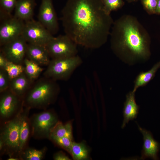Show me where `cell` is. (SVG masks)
Segmentation results:
<instances>
[{
	"mask_svg": "<svg viewBox=\"0 0 160 160\" xmlns=\"http://www.w3.org/2000/svg\"><path fill=\"white\" fill-rule=\"evenodd\" d=\"M61 13L65 34L77 45L95 49L107 42L114 21L101 0H67Z\"/></svg>",
	"mask_w": 160,
	"mask_h": 160,
	"instance_id": "cell-1",
	"label": "cell"
},
{
	"mask_svg": "<svg viewBox=\"0 0 160 160\" xmlns=\"http://www.w3.org/2000/svg\"><path fill=\"white\" fill-rule=\"evenodd\" d=\"M111 29V49L122 62L132 66L149 59L150 37L136 18L130 15H123L114 22Z\"/></svg>",
	"mask_w": 160,
	"mask_h": 160,
	"instance_id": "cell-2",
	"label": "cell"
},
{
	"mask_svg": "<svg viewBox=\"0 0 160 160\" xmlns=\"http://www.w3.org/2000/svg\"><path fill=\"white\" fill-rule=\"evenodd\" d=\"M56 81L44 77L29 88L23 99L24 106L45 109L53 102L58 90Z\"/></svg>",
	"mask_w": 160,
	"mask_h": 160,
	"instance_id": "cell-3",
	"label": "cell"
},
{
	"mask_svg": "<svg viewBox=\"0 0 160 160\" xmlns=\"http://www.w3.org/2000/svg\"><path fill=\"white\" fill-rule=\"evenodd\" d=\"M23 104L12 119L4 124L0 134V151L9 156H19L20 127Z\"/></svg>",
	"mask_w": 160,
	"mask_h": 160,
	"instance_id": "cell-4",
	"label": "cell"
},
{
	"mask_svg": "<svg viewBox=\"0 0 160 160\" xmlns=\"http://www.w3.org/2000/svg\"><path fill=\"white\" fill-rule=\"evenodd\" d=\"M82 63L77 55L71 57L52 59L44 75L55 81L67 80Z\"/></svg>",
	"mask_w": 160,
	"mask_h": 160,
	"instance_id": "cell-5",
	"label": "cell"
},
{
	"mask_svg": "<svg viewBox=\"0 0 160 160\" xmlns=\"http://www.w3.org/2000/svg\"><path fill=\"white\" fill-rule=\"evenodd\" d=\"M33 137L36 139H49L53 128L58 121L52 111L46 110L29 118Z\"/></svg>",
	"mask_w": 160,
	"mask_h": 160,
	"instance_id": "cell-6",
	"label": "cell"
},
{
	"mask_svg": "<svg viewBox=\"0 0 160 160\" xmlns=\"http://www.w3.org/2000/svg\"><path fill=\"white\" fill-rule=\"evenodd\" d=\"M77 44L66 34L54 37L46 46L52 59L77 55Z\"/></svg>",
	"mask_w": 160,
	"mask_h": 160,
	"instance_id": "cell-7",
	"label": "cell"
},
{
	"mask_svg": "<svg viewBox=\"0 0 160 160\" xmlns=\"http://www.w3.org/2000/svg\"><path fill=\"white\" fill-rule=\"evenodd\" d=\"M22 36L28 43L46 46L53 35L38 20L25 22Z\"/></svg>",
	"mask_w": 160,
	"mask_h": 160,
	"instance_id": "cell-8",
	"label": "cell"
},
{
	"mask_svg": "<svg viewBox=\"0 0 160 160\" xmlns=\"http://www.w3.org/2000/svg\"><path fill=\"white\" fill-rule=\"evenodd\" d=\"M24 23L14 16L2 20L0 26L1 46L22 36Z\"/></svg>",
	"mask_w": 160,
	"mask_h": 160,
	"instance_id": "cell-9",
	"label": "cell"
},
{
	"mask_svg": "<svg viewBox=\"0 0 160 160\" xmlns=\"http://www.w3.org/2000/svg\"><path fill=\"white\" fill-rule=\"evenodd\" d=\"M27 44L21 36L1 46V52L9 61L22 64L26 56Z\"/></svg>",
	"mask_w": 160,
	"mask_h": 160,
	"instance_id": "cell-10",
	"label": "cell"
},
{
	"mask_svg": "<svg viewBox=\"0 0 160 160\" xmlns=\"http://www.w3.org/2000/svg\"><path fill=\"white\" fill-rule=\"evenodd\" d=\"M38 18V21L53 35L58 32V23L52 0H42Z\"/></svg>",
	"mask_w": 160,
	"mask_h": 160,
	"instance_id": "cell-11",
	"label": "cell"
},
{
	"mask_svg": "<svg viewBox=\"0 0 160 160\" xmlns=\"http://www.w3.org/2000/svg\"><path fill=\"white\" fill-rule=\"evenodd\" d=\"M9 89L1 93L0 98V115L1 119L9 120L19 111L22 106L23 100Z\"/></svg>",
	"mask_w": 160,
	"mask_h": 160,
	"instance_id": "cell-12",
	"label": "cell"
},
{
	"mask_svg": "<svg viewBox=\"0 0 160 160\" xmlns=\"http://www.w3.org/2000/svg\"><path fill=\"white\" fill-rule=\"evenodd\" d=\"M136 123L139 131L143 136V143L140 159L143 160L147 158H151L154 160L157 159L159 143L153 139L150 131L141 128L137 122Z\"/></svg>",
	"mask_w": 160,
	"mask_h": 160,
	"instance_id": "cell-13",
	"label": "cell"
},
{
	"mask_svg": "<svg viewBox=\"0 0 160 160\" xmlns=\"http://www.w3.org/2000/svg\"><path fill=\"white\" fill-rule=\"evenodd\" d=\"M27 58L41 66L49 64L51 58L46 46L28 43Z\"/></svg>",
	"mask_w": 160,
	"mask_h": 160,
	"instance_id": "cell-14",
	"label": "cell"
},
{
	"mask_svg": "<svg viewBox=\"0 0 160 160\" xmlns=\"http://www.w3.org/2000/svg\"><path fill=\"white\" fill-rule=\"evenodd\" d=\"M135 92L132 90L126 95L123 109L124 120L121 126L122 128L125 127L129 121L136 118L138 113L140 107L136 102Z\"/></svg>",
	"mask_w": 160,
	"mask_h": 160,
	"instance_id": "cell-15",
	"label": "cell"
},
{
	"mask_svg": "<svg viewBox=\"0 0 160 160\" xmlns=\"http://www.w3.org/2000/svg\"><path fill=\"white\" fill-rule=\"evenodd\" d=\"M30 108H23L21 116L20 127L19 156L21 153L25 148L31 130L28 115Z\"/></svg>",
	"mask_w": 160,
	"mask_h": 160,
	"instance_id": "cell-16",
	"label": "cell"
},
{
	"mask_svg": "<svg viewBox=\"0 0 160 160\" xmlns=\"http://www.w3.org/2000/svg\"><path fill=\"white\" fill-rule=\"evenodd\" d=\"M35 0H17L14 16L24 22L33 19Z\"/></svg>",
	"mask_w": 160,
	"mask_h": 160,
	"instance_id": "cell-17",
	"label": "cell"
},
{
	"mask_svg": "<svg viewBox=\"0 0 160 160\" xmlns=\"http://www.w3.org/2000/svg\"><path fill=\"white\" fill-rule=\"evenodd\" d=\"M32 82L24 72L11 80L9 89L14 94L22 98L30 88Z\"/></svg>",
	"mask_w": 160,
	"mask_h": 160,
	"instance_id": "cell-18",
	"label": "cell"
},
{
	"mask_svg": "<svg viewBox=\"0 0 160 160\" xmlns=\"http://www.w3.org/2000/svg\"><path fill=\"white\" fill-rule=\"evenodd\" d=\"M160 68V60L155 63L149 70L140 72L134 80L132 90L136 92L138 88L146 85L154 78L156 73Z\"/></svg>",
	"mask_w": 160,
	"mask_h": 160,
	"instance_id": "cell-19",
	"label": "cell"
},
{
	"mask_svg": "<svg viewBox=\"0 0 160 160\" xmlns=\"http://www.w3.org/2000/svg\"><path fill=\"white\" fill-rule=\"evenodd\" d=\"M64 137H73L71 123L69 121L63 124L58 121L52 130L49 139Z\"/></svg>",
	"mask_w": 160,
	"mask_h": 160,
	"instance_id": "cell-20",
	"label": "cell"
},
{
	"mask_svg": "<svg viewBox=\"0 0 160 160\" xmlns=\"http://www.w3.org/2000/svg\"><path fill=\"white\" fill-rule=\"evenodd\" d=\"M69 153L74 160H84L89 159V149L84 142H73Z\"/></svg>",
	"mask_w": 160,
	"mask_h": 160,
	"instance_id": "cell-21",
	"label": "cell"
},
{
	"mask_svg": "<svg viewBox=\"0 0 160 160\" xmlns=\"http://www.w3.org/2000/svg\"><path fill=\"white\" fill-rule=\"evenodd\" d=\"M24 72L32 81L38 77L43 71L41 66L25 57L23 60Z\"/></svg>",
	"mask_w": 160,
	"mask_h": 160,
	"instance_id": "cell-22",
	"label": "cell"
},
{
	"mask_svg": "<svg viewBox=\"0 0 160 160\" xmlns=\"http://www.w3.org/2000/svg\"><path fill=\"white\" fill-rule=\"evenodd\" d=\"M47 148L41 149L32 148H25L20 156V159L24 160H41L42 159L47 151Z\"/></svg>",
	"mask_w": 160,
	"mask_h": 160,
	"instance_id": "cell-23",
	"label": "cell"
},
{
	"mask_svg": "<svg viewBox=\"0 0 160 160\" xmlns=\"http://www.w3.org/2000/svg\"><path fill=\"white\" fill-rule=\"evenodd\" d=\"M17 0H0V18L1 21L11 16Z\"/></svg>",
	"mask_w": 160,
	"mask_h": 160,
	"instance_id": "cell-24",
	"label": "cell"
},
{
	"mask_svg": "<svg viewBox=\"0 0 160 160\" xmlns=\"http://www.w3.org/2000/svg\"><path fill=\"white\" fill-rule=\"evenodd\" d=\"M7 73L11 80L19 76L24 72V67L21 64L8 61L4 69Z\"/></svg>",
	"mask_w": 160,
	"mask_h": 160,
	"instance_id": "cell-25",
	"label": "cell"
},
{
	"mask_svg": "<svg viewBox=\"0 0 160 160\" xmlns=\"http://www.w3.org/2000/svg\"><path fill=\"white\" fill-rule=\"evenodd\" d=\"M105 11L108 14L122 8L124 4L123 0H101Z\"/></svg>",
	"mask_w": 160,
	"mask_h": 160,
	"instance_id": "cell-26",
	"label": "cell"
},
{
	"mask_svg": "<svg viewBox=\"0 0 160 160\" xmlns=\"http://www.w3.org/2000/svg\"><path fill=\"white\" fill-rule=\"evenodd\" d=\"M49 139L55 144L69 153L73 142V137H64L60 138H52Z\"/></svg>",
	"mask_w": 160,
	"mask_h": 160,
	"instance_id": "cell-27",
	"label": "cell"
},
{
	"mask_svg": "<svg viewBox=\"0 0 160 160\" xmlns=\"http://www.w3.org/2000/svg\"><path fill=\"white\" fill-rule=\"evenodd\" d=\"M11 80L5 70L0 68V92L1 93L8 89Z\"/></svg>",
	"mask_w": 160,
	"mask_h": 160,
	"instance_id": "cell-28",
	"label": "cell"
},
{
	"mask_svg": "<svg viewBox=\"0 0 160 160\" xmlns=\"http://www.w3.org/2000/svg\"><path fill=\"white\" fill-rule=\"evenodd\" d=\"M140 0L144 9L148 14H155L158 0Z\"/></svg>",
	"mask_w": 160,
	"mask_h": 160,
	"instance_id": "cell-29",
	"label": "cell"
},
{
	"mask_svg": "<svg viewBox=\"0 0 160 160\" xmlns=\"http://www.w3.org/2000/svg\"><path fill=\"white\" fill-rule=\"evenodd\" d=\"M53 159L55 160H70L71 159L65 154L62 152H59L55 154Z\"/></svg>",
	"mask_w": 160,
	"mask_h": 160,
	"instance_id": "cell-30",
	"label": "cell"
},
{
	"mask_svg": "<svg viewBox=\"0 0 160 160\" xmlns=\"http://www.w3.org/2000/svg\"><path fill=\"white\" fill-rule=\"evenodd\" d=\"M8 61L3 54L1 52L0 53V68L4 69Z\"/></svg>",
	"mask_w": 160,
	"mask_h": 160,
	"instance_id": "cell-31",
	"label": "cell"
},
{
	"mask_svg": "<svg viewBox=\"0 0 160 160\" xmlns=\"http://www.w3.org/2000/svg\"><path fill=\"white\" fill-rule=\"evenodd\" d=\"M155 14L157 15L160 14V0H157Z\"/></svg>",
	"mask_w": 160,
	"mask_h": 160,
	"instance_id": "cell-32",
	"label": "cell"
},
{
	"mask_svg": "<svg viewBox=\"0 0 160 160\" xmlns=\"http://www.w3.org/2000/svg\"><path fill=\"white\" fill-rule=\"evenodd\" d=\"M20 159L19 158L15 156H9L7 159L8 160H19Z\"/></svg>",
	"mask_w": 160,
	"mask_h": 160,
	"instance_id": "cell-33",
	"label": "cell"
},
{
	"mask_svg": "<svg viewBox=\"0 0 160 160\" xmlns=\"http://www.w3.org/2000/svg\"><path fill=\"white\" fill-rule=\"evenodd\" d=\"M129 3H132L137 1L139 0H126Z\"/></svg>",
	"mask_w": 160,
	"mask_h": 160,
	"instance_id": "cell-34",
	"label": "cell"
}]
</instances>
